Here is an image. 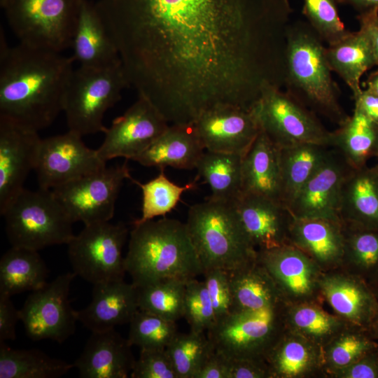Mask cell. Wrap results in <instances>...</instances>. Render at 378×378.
Listing matches in <instances>:
<instances>
[{"instance_id":"1","label":"cell","mask_w":378,"mask_h":378,"mask_svg":"<svg viewBox=\"0 0 378 378\" xmlns=\"http://www.w3.org/2000/svg\"><path fill=\"white\" fill-rule=\"evenodd\" d=\"M127 75L157 92L203 97L239 85L271 58L289 0H98Z\"/></svg>"},{"instance_id":"2","label":"cell","mask_w":378,"mask_h":378,"mask_svg":"<svg viewBox=\"0 0 378 378\" xmlns=\"http://www.w3.org/2000/svg\"><path fill=\"white\" fill-rule=\"evenodd\" d=\"M0 33V116L38 132L63 111L74 60L20 43L10 47Z\"/></svg>"},{"instance_id":"3","label":"cell","mask_w":378,"mask_h":378,"mask_svg":"<svg viewBox=\"0 0 378 378\" xmlns=\"http://www.w3.org/2000/svg\"><path fill=\"white\" fill-rule=\"evenodd\" d=\"M125 262L136 287L203 274L186 223L165 216L134 225Z\"/></svg>"},{"instance_id":"4","label":"cell","mask_w":378,"mask_h":378,"mask_svg":"<svg viewBox=\"0 0 378 378\" xmlns=\"http://www.w3.org/2000/svg\"><path fill=\"white\" fill-rule=\"evenodd\" d=\"M323 41L308 22L290 23L285 51L286 91L316 115L340 126L349 117L340 102Z\"/></svg>"},{"instance_id":"5","label":"cell","mask_w":378,"mask_h":378,"mask_svg":"<svg viewBox=\"0 0 378 378\" xmlns=\"http://www.w3.org/2000/svg\"><path fill=\"white\" fill-rule=\"evenodd\" d=\"M186 225L203 273L211 269L232 273L257 258L235 204L208 198L189 208Z\"/></svg>"},{"instance_id":"6","label":"cell","mask_w":378,"mask_h":378,"mask_svg":"<svg viewBox=\"0 0 378 378\" xmlns=\"http://www.w3.org/2000/svg\"><path fill=\"white\" fill-rule=\"evenodd\" d=\"M12 246L36 251L68 244L73 223L52 190L24 188L1 214Z\"/></svg>"},{"instance_id":"7","label":"cell","mask_w":378,"mask_h":378,"mask_svg":"<svg viewBox=\"0 0 378 378\" xmlns=\"http://www.w3.org/2000/svg\"><path fill=\"white\" fill-rule=\"evenodd\" d=\"M130 87L122 64L102 69L80 66L69 78L63 100L69 130L81 136L104 132L106 112Z\"/></svg>"},{"instance_id":"8","label":"cell","mask_w":378,"mask_h":378,"mask_svg":"<svg viewBox=\"0 0 378 378\" xmlns=\"http://www.w3.org/2000/svg\"><path fill=\"white\" fill-rule=\"evenodd\" d=\"M83 0H5L8 23L19 43L61 52L71 48Z\"/></svg>"},{"instance_id":"9","label":"cell","mask_w":378,"mask_h":378,"mask_svg":"<svg viewBox=\"0 0 378 378\" xmlns=\"http://www.w3.org/2000/svg\"><path fill=\"white\" fill-rule=\"evenodd\" d=\"M287 304L260 311L230 314L206 332L216 351L227 358H261L286 330Z\"/></svg>"},{"instance_id":"10","label":"cell","mask_w":378,"mask_h":378,"mask_svg":"<svg viewBox=\"0 0 378 378\" xmlns=\"http://www.w3.org/2000/svg\"><path fill=\"white\" fill-rule=\"evenodd\" d=\"M128 235L127 227L120 222L85 225L67 244L73 272L92 285L124 279L122 248Z\"/></svg>"},{"instance_id":"11","label":"cell","mask_w":378,"mask_h":378,"mask_svg":"<svg viewBox=\"0 0 378 378\" xmlns=\"http://www.w3.org/2000/svg\"><path fill=\"white\" fill-rule=\"evenodd\" d=\"M260 130L278 147L316 144L331 148L332 132L281 88L269 87L254 106Z\"/></svg>"},{"instance_id":"12","label":"cell","mask_w":378,"mask_h":378,"mask_svg":"<svg viewBox=\"0 0 378 378\" xmlns=\"http://www.w3.org/2000/svg\"><path fill=\"white\" fill-rule=\"evenodd\" d=\"M131 177L127 160L52 189L71 220L84 225L110 221L124 181Z\"/></svg>"},{"instance_id":"13","label":"cell","mask_w":378,"mask_h":378,"mask_svg":"<svg viewBox=\"0 0 378 378\" xmlns=\"http://www.w3.org/2000/svg\"><path fill=\"white\" fill-rule=\"evenodd\" d=\"M74 272L58 275L42 288L31 292L20 309L21 321L29 338L64 342L76 331L78 311L69 300Z\"/></svg>"},{"instance_id":"14","label":"cell","mask_w":378,"mask_h":378,"mask_svg":"<svg viewBox=\"0 0 378 378\" xmlns=\"http://www.w3.org/2000/svg\"><path fill=\"white\" fill-rule=\"evenodd\" d=\"M83 136L69 130L41 139L34 169L40 188L52 190L106 167Z\"/></svg>"},{"instance_id":"15","label":"cell","mask_w":378,"mask_h":378,"mask_svg":"<svg viewBox=\"0 0 378 378\" xmlns=\"http://www.w3.org/2000/svg\"><path fill=\"white\" fill-rule=\"evenodd\" d=\"M160 111L146 98L136 101L106 127L104 138L97 149L104 162L117 158L134 160L169 127Z\"/></svg>"},{"instance_id":"16","label":"cell","mask_w":378,"mask_h":378,"mask_svg":"<svg viewBox=\"0 0 378 378\" xmlns=\"http://www.w3.org/2000/svg\"><path fill=\"white\" fill-rule=\"evenodd\" d=\"M257 259L265 267L287 304L324 302L321 279L324 272L303 251L286 244L258 251Z\"/></svg>"},{"instance_id":"17","label":"cell","mask_w":378,"mask_h":378,"mask_svg":"<svg viewBox=\"0 0 378 378\" xmlns=\"http://www.w3.org/2000/svg\"><path fill=\"white\" fill-rule=\"evenodd\" d=\"M41 138L38 132L0 116V213L24 188L34 170Z\"/></svg>"},{"instance_id":"18","label":"cell","mask_w":378,"mask_h":378,"mask_svg":"<svg viewBox=\"0 0 378 378\" xmlns=\"http://www.w3.org/2000/svg\"><path fill=\"white\" fill-rule=\"evenodd\" d=\"M352 169L342 154L330 148L322 164L288 207L293 216L341 222L340 206L342 188Z\"/></svg>"},{"instance_id":"19","label":"cell","mask_w":378,"mask_h":378,"mask_svg":"<svg viewBox=\"0 0 378 378\" xmlns=\"http://www.w3.org/2000/svg\"><path fill=\"white\" fill-rule=\"evenodd\" d=\"M193 125L205 150L241 155L260 131L254 107L245 109L230 105L204 111Z\"/></svg>"},{"instance_id":"20","label":"cell","mask_w":378,"mask_h":378,"mask_svg":"<svg viewBox=\"0 0 378 378\" xmlns=\"http://www.w3.org/2000/svg\"><path fill=\"white\" fill-rule=\"evenodd\" d=\"M320 286L332 313L351 326L369 328L378 312V297L366 281L339 268L324 272Z\"/></svg>"},{"instance_id":"21","label":"cell","mask_w":378,"mask_h":378,"mask_svg":"<svg viewBox=\"0 0 378 378\" xmlns=\"http://www.w3.org/2000/svg\"><path fill=\"white\" fill-rule=\"evenodd\" d=\"M235 206L257 251L288 244L293 216L282 203L262 195L242 193Z\"/></svg>"},{"instance_id":"22","label":"cell","mask_w":378,"mask_h":378,"mask_svg":"<svg viewBox=\"0 0 378 378\" xmlns=\"http://www.w3.org/2000/svg\"><path fill=\"white\" fill-rule=\"evenodd\" d=\"M131 347L115 328L92 332L74 366L81 378H127L136 360Z\"/></svg>"},{"instance_id":"23","label":"cell","mask_w":378,"mask_h":378,"mask_svg":"<svg viewBox=\"0 0 378 378\" xmlns=\"http://www.w3.org/2000/svg\"><path fill=\"white\" fill-rule=\"evenodd\" d=\"M92 286L91 301L78 311V321L91 332L130 323L139 310L137 287L124 279Z\"/></svg>"},{"instance_id":"24","label":"cell","mask_w":378,"mask_h":378,"mask_svg":"<svg viewBox=\"0 0 378 378\" xmlns=\"http://www.w3.org/2000/svg\"><path fill=\"white\" fill-rule=\"evenodd\" d=\"M288 244L307 254L323 272L339 269L344 254L343 225L323 218L293 217Z\"/></svg>"},{"instance_id":"25","label":"cell","mask_w":378,"mask_h":378,"mask_svg":"<svg viewBox=\"0 0 378 378\" xmlns=\"http://www.w3.org/2000/svg\"><path fill=\"white\" fill-rule=\"evenodd\" d=\"M71 48V57L80 66L102 69L121 64L95 4L88 0L82 3Z\"/></svg>"},{"instance_id":"26","label":"cell","mask_w":378,"mask_h":378,"mask_svg":"<svg viewBox=\"0 0 378 378\" xmlns=\"http://www.w3.org/2000/svg\"><path fill=\"white\" fill-rule=\"evenodd\" d=\"M265 361L271 378H325L322 348L286 329Z\"/></svg>"},{"instance_id":"27","label":"cell","mask_w":378,"mask_h":378,"mask_svg":"<svg viewBox=\"0 0 378 378\" xmlns=\"http://www.w3.org/2000/svg\"><path fill=\"white\" fill-rule=\"evenodd\" d=\"M205 148L192 124H171L134 159L144 167L195 169Z\"/></svg>"},{"instance_id":"28","label":"cell","mask_w":378,"mask_h":378,"mask_svg":"<svg viewBox=\"0 0 378 378\" xmlns=\"http://www.w3.org/2000/svg\"><path fill=\"white\" fill-rule=\"evenodd\" d=\"M340 218L344 225L378 230V164L353 169L343 186Z\"/></svg>"},{"instance_id":"29","label":"cell","mask_w":378,"mask_h":378,"mask_svg":"<svg viewBox=\"0 0 378 378\" xmlns=\"http://www.w3.org/2000/svg\"><path fill=\"white\" fill-rule=\"evenodd\" d=\"M242 193L282 203L280 148L261 130L242 158Z\"/></svg>"},{"instance_id":"30","label":"cell","mask_w":378,"mask_h":378,"mask_svg":"<svg viewBox=\"0 0 378 378\" xmlns=\"http://www.w3.org/2000/svg\"><path fill=\"white\" fill-rule=\"evenodd\" d=\"M326 56L332 72L348 85L353 97L362 89L360 78L368 70L378 65L372 41L368 31L360 26L337 43L326 47Z\"/></svg>"},{"instance_id":"31","label":"cell","mask_w":378,"mask_h":378,"mask_svg":"<svg viewBox=\"0 0 378 378\" xmlns=\"http://www.w3.org/2000/svg\"><path fill=\"white\" fill-rule=\"evenodd\" d=\"M230 275L232 290L230 314L257 312L285 302L257 258L246 266L230 273Z\"/></svg>"},{"instance_id":"32","label":"cell","mask_w":378,"mask_h":378,"mask_svg":"<svg viewBox=\"0 0 378 378\" xmlns=\"http://www.w3.org/2000/svg\"><path fill=\"white\" fill-rule=\"evenodd\" d=\"M331 148L338 150L353 169L378 158V122L354 106L353 113L332 132Z\"/></svg>"},{"instance_id":"33","label":"cell","mask_w":378,"mask_h":378,"mask_svg":"<svg viewBox=\"0 0 378 378\" xmlns=\"http://www.w3.org/2000/svg\"><path fill=\"white\" fill-rule=\"evenodd\" d=\"M48 270L38 251L11 246L0 260V294L35 291L47 284Z\"/></svg>"},{"instance_id":"34","label":"cell","mask_w":378,"mask_h":378,"mask_svg":"<svg viewBox=\"0 0 378 378\" xmlns=\"http://www.w3.org/2000/svg\"><path fill=\"white\" fill-rule=\"evenodd\" d=\"M330 149V147L316 144L280 148L281 202L288 209L322 164Z\"/></svg>"},{"instance_id":"35","label":"cell","mask_w":378,"mask_h":378,"mask_svg":"<svg viewBox=\"0 0 378 378\" xmlns=\"http://www.w3.org/2000/svg\"><path fill=\"white\" fill-rule=\"evenodd\" d=\"M243 155L205 150L196 168L209 186V198L235 204L242 194Z\"/></svg>"},{"instance_id":"36","label":"cell","mask_w":378,"mask_h":378,"mask_svg":"<svg viewBox=\"0 0 378 378\" xmlns=\"http://www.w3.org/2000/svg\"><path fill=\"white\" fill-rule=\"evenodd\" d=\"M349 326L323 307L321 302L287 304L286 329L323 348L334 337Z\"/></svg>"},{"instance_id":"37","label":"cell","mask_w":378,"mask_h":378,"mask_svg":"<svg viewBox=\"0 0 378 378\" xmlns=\"http://www.w3.org/2000/svg\"><path fill=\"white\" fill-rule=\"evenodd\" d=\"M74 367L38 349H12L0 342V378H58Z\"/></svg>"},{"instance_id":"38","label":"cell","mask_w":378,"mask_h":378,"mask_svg":"<svg viewBox=\"0 0 378 378\" xmlns=\"http://www.w3.org/2000/svg\"><path fill=\"white\" fill-rule=\"evenodd\" d=\"M343 229L344 246L340 269L370 284L378 278V230L344 225Z\"/></svg>"},{"instance_id":"39","label":"cell","mask_w":378,"mask_h":378,"mask_svg":"<svg viewBox=\"0 0 378 378\" xmlns=\"http://www.w3.org/2000/svg\"><path fill=\"white\" fill-rule=\"evenodd\" d=\"M188 280L167 279L137 287L139 310L176 322L183 317Z\"/></svg>"},{"instance_id":"40","label":"cell","mask_w":378,"mask_h":378,"mask_svg":"<svg viewBox=\"0 0 378 378\" xmlns=\"http://www.w3.org/2000/svg\"><path fill=\"white\" fill-rule=\"evenodd\" d=\"M160 170L155 178L145 183L134 180L132 176L130 178L132 183L139 186L142 192L141 215L133 222V225L158 216L164 217L176 206L183 193L195 187V181L180 186L167 178L164 172V169Z\"/></svg>"},{"instance_id":"41","label":"cell","mask_w":378,"mask_h":378,"mask_svg":"<svg viewBox=\"0 0 378 378\" xmlns=\"http://www.w3.org/2000/svg\"><path fill=\"white\" fill-rule=\"evenodd\" d=\"M378 349L367 329L348 326L322 348L325 378L328 372L350 365Z\"/></svg>"},{"instance_id":"42","label":"cell","mask_w":378,"mask_h":378,"mask_svg":"<svg viewBox=\"0 0 378 378\" xmlns=\"http://www.w3.org/2000/svg\"><path fill=\"white\" fill-rule=\"evenodd\" d=\"M166 351L178 378H194L214 349L207 334L190 330L178 332Z\"/></svg>"},{"instance_id":"43","label":"cell","mask_w":378,"mask_h":378,"mask_svg":"<svg viewBox=\"0 0 378 378\" xmlns=\"http://www.w3.org/2000/svg\"><path fill=\"white\" fill-rule=\"evenodd\" d=\"M176 323L139 310L129 323L127 340L140 349H164L178 333Z\"/></svg>"},{"instance_id":"44","label":"cell","mask_w":378,"mask_h":378,"mask_svg":"<svg viewBox=\"0 0 378 378\" xmlns=\"http://www.w3.org/2000/svg\"><path fill=\"white\" fill-rule=\"evenodd\" d=\"M337 4L336 0H304L303 15L328 46L337 43L350 33L339 15Z\"/></svg>"},{"instance_id":"45","label":"cell","mask_w":378,"mask_h":378,"mask_svg":"<svg viewBox=\"0 0 378 378\" xmlns=\"http://www.w3.org/2000/svg\"><path fill=\"white\" fill-rule=\"evenodd\" d=\"M183 317L190 326V330L208 332L215 324L214 307L204 281L196 278L186 284Z\"/></svg>"},{"instance_id":"46","label":"cell","mask_w":378,"mask_h":378,"mask_svg":"<svg viewBox=\"0 0 378 378\" xmlns=\"http://www.w3.org/2000/svg\"><path fill=\"white\" fill-rule=\"evenodd\" d=\"M211 303L216 322L228 316L232 308L230 275L220 269H211L203 273Z\"/></svg>"},{"instance_id":"47","label":"cell","mask_w":378,"mask_h":378,"mask_svg":"<svg viewBox=\"0 0 378 378\" xmlns=\"http://www.w3.org/2000/svg\"><path fill=\"white\" fill-rule=\"evenodd\" d=\"M132 378H178L164 349H140L131 372Z\"/></svg>"},{"instance_id":"48","label":"cell","mask_w":378,"mask_h":378,"mask_svg":"<svg viewBox=\"0 0 378 378\" xmlns=\"http://www.w3.org/2000/svg\"><path fill=\"white\" fill-rule=\"evenodd\" d=\"M326 378H378V349L349 365L328 372Z\"/></svg>"},{"instance_id":"49","label":"cell","mask_w":378,"mask_h":378,"mask_svg":"<svg viewBox=\"0 0 378 378\" xmlns=\"http://www.w3.org/2000/svg\"><path fill=\"white\" fill-rule=\"evenodd\" d=\"M227 360L230 378H271L265 359L244 358Z\"/></svg>"},{"instance_id":"50","label":"cell","mask_w":378,"mask_h":378,"mask_svg":"<svg viewBox=\"0 0 378 378\" xmlns=\"http://www.w3.org/2000/svg\"><path fill=\"white\" fill-rule=\"evenodd\" d=\"M10 298L0 294V342L15 340L16 325L21 321L20 309L15 307Z\"/></svg>"},{"instance_id":"51","label":"cell","mask_w":378,"mask_h":378,"mask_svg":"<svg viewBox=\"0 0 378 378\" xmlns=\"http://www.w3.org/2000/svg\"><path fill=\"white\" fill-rule=\"evenodd\" d=\"M194 378H230L227 358L214 350Z\"/></svg>"},{"instance_id":"52","label":"cell","mask_w":378,"mask_h":378,"mask_svg":"<svg viewBox=\"0 0 378 378\" xmlns=\"http://www.w3.org/2000/svg\"><path fill=\"white\" fill-rule=\"evenodd\" d=\"M353 99L356 107L370 119L378 122V96L367 89H362Z\"/></svg>"},{"instance_id":"53","label":"cell","mask_w":378,"mask_h":378,"mask_svg":"<svg viewBox=\"0 0 378 378\" xmlns=\"http://www.w3.org/2000/svg\"><path fill=\"white\" fill-rule=\"evenodd\" d=\"M357 20L369 33L378 57V8L359 13Z\"/></svg>"},{"instance_id":"54","label":"cell","mask_w":378,"mask_h":378,"mask_svg":"<svg viewBox=\"0 0 378 378\" xmlns=\"http://www.w3.org/2000/svg\"><path fill=\"white\" fill-rule=\"evenodd\" d=\"M337 3L349 5L359 13L373 8H378V0H336Z\"/></svg>"},{"instance_id":"55","label":"cell","mask_w":378,"mask_h":378,"mask_svg":"<svg viewBox=\"0 0 378 378\" xmlns=\"http://www.w3.org/2000/svg\"><path fill=\"white\" fill-rule=\"evenodd\" d=\"M366 89L378 96V70L371 73L366 81Z\"/></svg>"},{"instance_id":"56","label":"cell","mask_w":378,"mask_h":378,"mask_svg":"<svg viewBox=\"0 0 378 378\" xmlns=\"http://www.w3.org/2000/svg\"><path fill=\"white\" fill-rule=\"evenodd\" d=\"M370 336L378 342V312L368 329Z\"/></svg>"},{"instance_id":"57","label":"cell","mask_w":378,"mask_h":378,"mask_svg":"<svg viewBox=\"0 0 378 378\" xmlns=\"http://www.w3.org/2000/svg\"><path fill=\"white\" fill-rule=\"evenodd\" d=\"M370 286L372 287L375 294L378 297V278L371 283Z\"/></svg>"},{"instance_id":"58","label":"cell","mask_w":378,"mask_h":378,"mask_svg":"<svg viewBox=\"0 0 378 378\" xmlns=\"http://www.w3.org/2000/svg\"><path fill=\"white\" fill-rule=\"evenodd\" d=\"M4 1H5V0H0V5L1 6L4 4Z\"/></svg>"}]
</instances>
